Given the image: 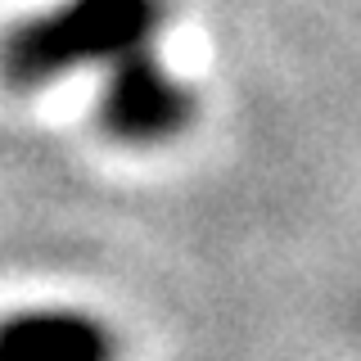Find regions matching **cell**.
Listing matches in <instances>:
<instances>
[{
	"mask_svg": "<svg viewBox=\"0 0 361 361\" xmlns=\"http://www.w3.org/2000/svg\"><path fill=\"white\" fill-rule=\"evenodd\" d=\"M149 0H77L63 14L23 32L14 41V68L41 77L59 63H77L90 54H118L149 32Z\"/></svg>",
	"mask_w": 361,
	"mask_h": 361,
	"instance_id": "obj_1",
	"label": "cell"
},
{
	"mask_svg": "<svg viewBox=\"0 0 361 361\" xmlns=\"http://www.w3.org/2000/svg\"><path fill=\"white\" fill-rule=\"evenodd\" d=\"M0 361H109V334L68 312L14 316L0 325Z\"/></svg>",
	"mask_w": 361,
	"mask_h": 361,
	"instance_id": "obj_2",
	"label": "cell"
},
{
	"mask_svg": "<svg viewBox=\"0 0 361 361\" xmlns=\"http://www.w3.org/2000/svg\"><path fill=\"white\" fill-rule=\"evenodd\" d=\"M113 127L131 131V135H149L163 131L176 122V95L172 86L158 77V68L149 63H131L127 73L118 77V90H113Z\"/></svg>",
	"mask_w": 361,
	"mask_h": 361,
	"instance_id": "obj_3",
	"label": "cell"
}]
</instances>
